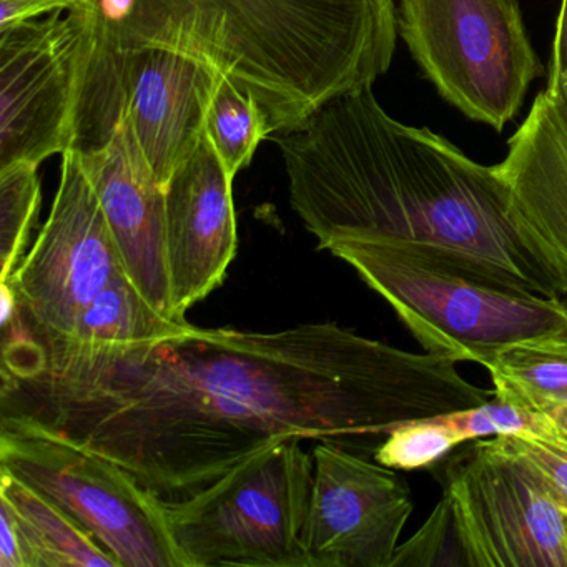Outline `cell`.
<instances>
[{"label": "cell", "mask_w": 567, "mask_h": 567, "mask_svg": "<svg viewBox=\"0 0 567 567\" xmlns=\"http://www.w3.org/2000/svg\"><path fill=\"white\" fill-rule=\"evenodd\" d=\"M456 364L333 321L275 333L190 324L101 348L42 344L24 330L2 343L0 420L82 444L177 501L277 441L381 443L494 396Z\"/></svg>", "instance_id": "cell-1"}, {"label": "cell", "mask_w": 567, "mask_h": 567, "mask_svg": "<svg viewBox=\"0 0 567 567\" xmlns=\"http://www.w3.org/2000/svg\"><path fill=\"white\" fill-rule=\"evenodd\" d=\"M277 144L291 208L320 250L338 241L411 248L514 290L566 297L514 228L496 165L391 117L371 87L333 99Z\"/></svg>", "instance_id": "cell-2"}, {"label": "cell", "mask_w": 567, "mask_h": 567, "mask_svg": "<svg viewBox=\"0 0 567 567\" xmlns=\"http://www.w3.org/2000/svg\"><path fill=\"white\" fill-rule=\"evenodd\" d=\"M95 38L162 48L255 99L271 135L371 87L396 49L393 0H87Z\"/></svg>", "instance_id": "cell-3"}, {"label": "cell", "mask_w": 567, "mask_h": 567, "mask_svg": "<svg viewBox=\"0 0 567 567\" xmlns=\"http://www.w3.org/2000/svg\"><path fill=\"white\" fill-rule=\"evenodd\" d=\"M328 251L393 308L426 353L487 368L511 348L567 331L564 298L514 290L411 248L338 241Z\"/></svg>", "instance_id": "cell-4"}, {"label": "cell", "mask_w": 567, "mask_h": 567, "mask_svg": "<svg viewBox=\"0 0 567 567\" xmlns=\"http://www.w3.org/2000/svg\"><path fill=\"white\" fill-rule=\"evenodd\" d=\"M313 456L300 440L277 441L204 489L165 501L185 567H308L303 529Z\"/></svg>", "instance_id": "cell-5"}, {"label": "cell", "mask_w": 567, "mask_h": 567, "mask_svg": "<svg viewBox=\"0 0 567 567\" xmlns=\"http://www.w3.org/2000/svg\"><path fill=\"white\" fill-rule=\"evenodd\" d=\"M398 2V34L441 97L503 132L544 74L519 0Z\"/></svg>", "instance_id": "cell-6"}, {"label": "cell", "mask_w": 567, "mask_h": 567, "mask_svg": "<svg viewBox=\"0 0 567 567\" xmlns=\"http://www.w3.org/2000/svg\"><path fill=\"white\" fill-rule=\"evenodd\" d=\"M0 467L72 514L121 567H185L165 499L115 461L44 427L0 420Z\"/></svg>", "instance_id": "cell-7"}, {"label": "cell", "mask_w": 567, "mask_h": 567, "mask_svg": "<svg viewBox=\"0 0 567 567\" xmlns=\"http://www.w3.org/2000/svg\"><path fill=\"white\" fill-rule=\"evenodd\" d=\"M218 79L207 65L168 49H122L95 38L72 151L104 144L125 117L165 188L207 134Z\"/></svg>", "instance_id": "cell-8"}, {"label": "cell", "mask_w": 567, "mask_h": 567, "mask_svg": "<svg viewBox=\"0 0 567 567\" xmlns=\"http://www.w3.org/2000/svg\"><path fill=\"white\" fill-rule=\"evenodd\" d=\"M440 480L467 567H567L566 513L507 437L461 444Z\"/></svg>", "instance_id": "cell-9"}, {"label": "cell", "mask_w": 567, "mask_h": 567, "mask_svg": "<svg viewBox=\"0 0 567 567\" xmlns=\"http://www.w3.org/2000/svg\"><path fill=\"white\" fill-rule=\"evenodd\" d=\"M94 45L87 6L0 25V167L74 148Z\"/></svg>", "instance_id": "cell-10"}, {"label": "cell", "mask_w": 567, "mask_h": 567, "mask_svg": "<svg viewBox=\"0 0 567 567\" xmlns=\"http://www.w3.org/2000/svg\"><path fill=\"white\" fill-rule=\"evenodd\" d=\"M131 277L78 152L62 154L51 215L9 284L29 334L72 340L82 313L118 278Z\"/></svg>", "instance_id": "cell-11"}, {"label": "cell", "mask_w": 567, "mask_h": 567, "mask_svg": "<svg viewBox=\"0 0 567 567\" xmlns=\"http://www.w3.org/2000/svg\"><path fill=\"white\" fill-rule=\"evenodd\" d=\"M303 529L308 567H390L413 513L408 484L391 467L320 441Z\"/></svg>", "instance_id": "cell-12"}, {"label": "cell", "mask_w": 567, "mask_h": 567, "mask_svg": "<svg viewBox=\"0 0 567 567\" xmlns=\"http://www.w3.org/2000/svg\"><path fill=\"white\" fill-rule=\"evenodd\" d=\"M234 177L205 134L165 185V254L175 318L217 290L237 255Z\"/></svg>", "instance_id": "cell-13"}, {"label": "cell", "mask_w": 567, "mask_h": 567, "mask_svg": "<svg viewBox=\"0 0 567 567\" xmlns=\"http://www.w3.org/2000/svg\"><path fill=\"white\" fill-rule=\"evenodd\" d=\"M78 155L135 287L158 311L177 320L165 254V188L127 118H118L104 144Z\"/></svg>", "instance_id": "cell-14"}, {"label": "cell", "mask_w": 567, "mask_h": 567, "mask_svg": "<svg viewBox=\"0 0 567 567\" xmlns=\"http://www.w3.org/2000/svg\"><path fill=\"white\" fill-rule=\"evenodd\" d=\"M496 165L524 244L567 288V92L544 89Z\"/></svg>", "instance_id": "cell-15"}, {"label": "cell", "mask_w": 567, "mask_h": 567, "mask_svg": "<svg viewBox=\"0 0 567 567\" xmlns=\"http://www.w3.org/2000/svg\"><path fill=\"white\" fill-rule=\"evenodd\" d=\"M0 506L18 527L25 567H121L72 514L2 467Z\"/></svg>", "instance_id": "cell-16"}, {"label": "cell", "mask_w": 567, "mask_h": 567, "mask_svg": "<svg viewBox=\"0 0 567 567\" xmlns=\"http://www.w3.org/2000/svg\"><path fill=\"white\" fill-rule=\"evenodd\" d=\"M190 327L158 311L131 277L118 278L82 313L71 347H134L154 343L182 333Z\"/></svg>", "instance_id": "cell-17"}, {"label": "cell", "mask_w": 567, "mask_h": 567, "mask_svg": "<svg viewBox=\"0 0 567 567\" xmlns=\"http://www.w3.org/2000/svg\"><path fill=\"white\" fill-rule=\"evenodd\" d=\"M486 370L497 398L547 414L567 403V331L511 348Z\"/></svg>", "instance_id": "cell-18"}, {"label": "cell", "mask_w": 567, "mask_h": 567, "mask_svg": "<svg viewBox=\"0 0 567 567\" xmlns=\"http://www.w3.org/2000/svg\"><path fill=\"white\" fill-rule=\"evenodd\" d=\"M207 135L228 174L235 178L251 164L258 145L271 132L258 102L220 78L208 105Z\"/></svg>", "instance_id": "cell-19"}, {"label": "cell", "mask_w": 567, "mask_h": 567, "mask_svg": "<svg viewBox=\"0 0 567 567\" xmlns=\"http://www.w3.org/2000/svg\"><path fill=\"white\" fill-rule=\"evenodd\" d=\"M39 165L29 162L0 167V281L21 264L32 225L41 207Z\"/></svg>", "instance_id": "cell-20"}, {"label": "cell", "mask_w": 567, "mask_h": 567, "mask_svg": "<svg viewBox=\"0 0 567 567\" xmlns=\"http://www.w3.org/2000/svg\"><path fill=\"white\" fill-rule=\"evenodd\" d=\"M463 443L486 437H523V440H550L559 433L547 414L527 410L519 404L494 394L483 404L467 410L440 414Z\"/></svg>", "instance_id": "cell-21"}, {"label": "cell", "mask_w": 567, "mask_h": 567, "mask_svg": "<svg viewBox=\"0 0 567 567\" xmlns=\"http://www.w3.org/2000/svg\"><path fill=\"white\" fill-rule=\"evenodd\" d=\"M463 444L440 416L410 421L391 431L374 450V461L391 470H423L443 463Z\"/></svg>", "instance_id": "cell-22"}, {"label": "cell", "mask_w": 567, "mask_h": 567, "mask_svg": "<svg viewBox=\"0 0 567 567\" xmlns=\"http://www.w3.org/2000/svg\"><path fill=\"white\" fill-rule=\"evenodd\" d=\"M401 566L467 567L446 497H441L423 527L394 550L390 567Z\"/></svg>", "instance_id": "cell-23"}, {"label": "cell", "mask_w": 567, "mask_h": 567, "mask_svg": "<svg viewBox=\"0 0 567 567\" xmlns=\"http://www.w3.org/2000/svg\"><path fill=\"white\" fill-rule=\"evenodd\" d=\"M507 440L536 471L554 503L567 514V436L557 433L550 440Z\"/></svg>", "instance_id": "cell-24"}, {"label": "cell", "mask_w": 567, "mask_h": 567, "mask_svg": "<svg viewBox=\"0 0 567 567\" xmlns=\"http://www.w3.org/2000/svg\"><path fill=\"white\" fill-rule=\"evenodd\" d=\"M87 0H0V25L72 11Z\"/></svg>", "instance_id": "cell-25"}, {"label": "cell", "mask_w": 567, "mask_h": 567, "mask_svg": "<svg viewBox=\"0 0 567 567\" xmlns=\"http://www.w3.org/2000/svg\"><path fill=\"white\" fill-rule=\"evenodd\" d=\"M546 89L567 92V0H560Z\"/></svg>", "instance_id": "cell-26"}, {"label": "cell", "mask_w": 567, "mask_h": 567, "mask_svg": "<svg viewBox=\"0 0 567 567\" xmlns=\"http://www.w3.org/2000/svg\"><path fill=\"white\" fill-rule=\"evenodd\" d=\"M0 567H25L21 536L11 513L0 506Z\"/></svg>", "instance_id": "cell-27"}, {"label": "cell", "mask_w": 567, "mask_h": 567, "mask_svg": "<svg viewBox=\"0 0 567 567\" xmlns=\"http://www.w3.org/2000/svg\"><path fill=\"white\" fill-rule=\"evenodd\" d=\"M547 416L554 421L560 434L567 436V403L560 404L556 410L549 411Z\"/></svg>", "instance_id": "cell-28"}, {"label": "cell", "mask_w": 567, "mask_h": 567, "mask_svg": "<svg viewBox=\"0 0 567 567\" xmlns=\"http://www.w3.org/2000/svg\"><path fill=\"white\" fill-rule=\"evenodd\" d=\"M566 529H567V514H566Z\"/></svg>", "instance_id": "cell-29"}]
</instances>
